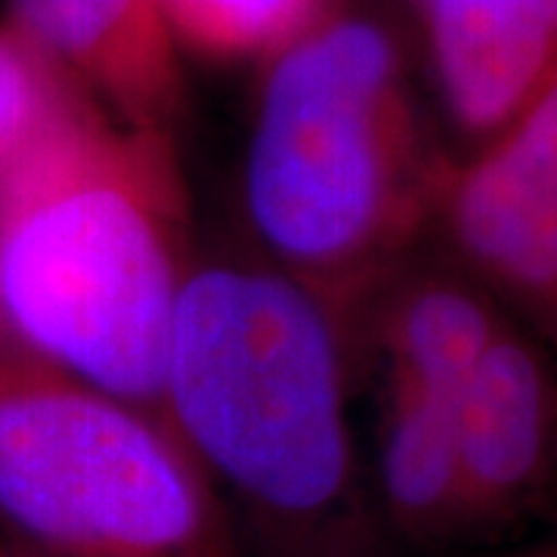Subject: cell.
<instances>
[{"label":"cell","instance_id":"cell-1","mask_svg":"<svg viewBox=\"0 0 557 557\" xmlns=\"http://www.w3.org/2000/svg\"><path fill=\"white\" fill-rule=\"evenodd\" d=\"M357 313L258 255H201L159 409L258 557H379L350 431Z\"/></svg>","mask_w":557,"mask_h":557},{"label":"cell","instance_id":"cell-2","mask_svg":"<svg viewBox=\"0 0 557 557\" xmlns=\"http://www.w3.org/2000/svg\"><path fill=\"white\" fill-rule=\"evenodd\" d=\"M199 258L177 137L127 131L87 102L0 180V338L161 412L168 338Z\"/></svg>","mask_w":557,"mask_h":557},{"label":"cell","instance_id":"cell-3","mask_svg":"<svg viewBox=\"0 0 557 557\" xmlns=\"http://www.w3.org/2000/svg\"><path fill=\"white\" fill-rule=\"evenodd\" d=\"M449 161L394 32L329 7L263 62L242 171L255 255L359 313L428 242Z\"/></svg>","mask_w":557,"mask_h":557},{"label":"cell","instance_id":"cell-4","mask_svg":"<svg viewBox=\"0 0 557 557\" xmlns=\"http://www.w3.org/2000/svg\"><path fill=\"white\" fill-rule=\"evenodd\" d=\"M0 542L25 557H239L161 412L0 357Z\"/></svg>","mask_w":557,"mask_h":557},{"label":"cell","instance_id":"cell-5","mask_svg":"<svg viewBox=\"0 0 557 557\" xmlns=\"http://www.w3.org/2000/svg\"><path fill=\"white\" fill-rule=\"evenodd\" d=\"M428 242L557 354V72L449 161Z\"/></svg>","mask_w":557,"mask_h":557},{"label":"cell","instance_id":"cell-6","mask_svg":"<svg viewBox=\"0 0 557 557\" xmlns=\"http://www.w3.org/2000/svg\"><path fill=\"white\" fill-rule=\"evenodd\" d=\"M468 530L536 511L557 483L555 350L518 319L498 332L456 399Z\"/></svg>","mask_w":557,"mask_h":557},{"label":"cell","instance_id":"cell-7","mask_svg":"<svg viewBox=\"0 0 557 557\" xmlns=\"http://www.w3.org/2000/svg\"><path fill=\"white\" fill-rule=\"evenodd\" d=\"M3 25L109 121L177 137L186 72L161 0H3Z\"/></svg>","mask_w":557,"mask_h":557},{"label":"cell","instance_id":"cell-8","mask_svg":"<svg viewBox=\"0 0 557 557\" xmlns=\"http://www.w3.org/2000/svg\"><path fill=\"white\" fill-rule=\"evenodd\" d=\"M440 102L471 149L557 72V0H416Z\"/></svg>","mask_w":557,"mask_h":557},{"label":"cell","instance_id":"cell-9","mask_svg":"<svg viewBox=\"0 0 557 557\" xmlns=\"http://www.w3.org/2000/svg\"><path fill=\"white\" fill-rule=\"evenodd\" d=\"M418 251L359 307L357 325H369L379 375L458 397L511 317L437 248Z\"/></svg>","mask_w":557,"mask_h":557},{"label":"cell","instance_id":"cell-10","mask_svg":"<svg viewBox=\"0 0 557 557\" xmlns=\"http://www.w3.org/2000/svg\"><path fill=\"white\" fill-rule=\"evenodd\" d=\"M456 399L381 375L369 490L381 530L416 548L471 533Z\"/></svg>","mask_w":557,"mask_h":557},{"label":"cell","instance_id":"cell-11","mask_svg":"<svg viewBox=\"0 0 557 557\" xmlns=\"http://www.w3.org/2000/svg\"><path fill=\"white\" fill-rule=\"evenodd\" d=\"M183 53L270 62L313 28L332 0H161Z\"/></svg>","mask_w":557,"mask_h":557},{"label":"cell","instance_id":"cell-12","mask_svg":"<svg viewBox=\"0 0 557 557\" xmlns=\"http://www.w3.org/2000/svg\"><path fill=\"white\" fill-rule=\"evenodd\" d=\"M87 102L75 84L0 22V180Z\"/></svg>","mask_w":557,"mask_h":557},{"label":"cell","instance_id":"cell-13","mask_svg":"<svg viewBox=\"0 0 557 557\" xmlns=\"http://www.w3.org/2000/svg\"><path fill=\"white\" fill-rule=\"evenodd\" d=\"M508 557H557V545H542V548H530V552H518Z\"/></svg>","mask_w":557,"mask_h":557},{"label":"cell","instance_id":"cell-14","mask_svg":"<svg viewBox=\"0 0 557 557\" xmlns=\"http://www.w3.org/2000/svg\"><path fill=\"white\" fill-rule=\"evenodd\" d=\"M7 354H10V347H7V341L0 338V357H7Z\"/></svg>","mask_w":557,"mask_h":557},{"label":"cell","instance_id":"cell-15","mask_svg":"<svg viewBox=\"0 0 557 557\" xmlns=\"http://www.w3.org/2000/svg\"><path fill=\"white\" fill-rule=\"evenodd\" d=\"M0 557H13V555H10V548H7L3 542H0Z\"/></svg>","mask_w":557,"mask_h":557},{"label":"cell","instance_id":"cell-16","mask_svg":"<svg viewBox=\"0 0 557 557\" xmlns=\"http://www.w3.org/2000/svg\"><path fill=\"white\" fill-rule=\"evenodd\" d=\"M10 555H13V557H25V555H20V552H13V548H10Z\"/></svg>","mask_w":557,"mask_h":557}]
</instances>
